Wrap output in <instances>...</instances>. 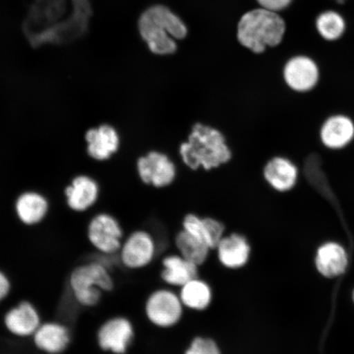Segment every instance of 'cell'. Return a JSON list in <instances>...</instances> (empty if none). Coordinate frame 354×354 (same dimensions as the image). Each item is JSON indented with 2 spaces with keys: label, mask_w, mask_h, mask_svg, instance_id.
<instances>
[{
  "label": "cell",
  "mask_w": 354,
  "mask_h": 354,
  "mask_svg": "<svg viewBox=\"0 0 354 354\" xmlns=\"http://www.w3.org/2000/svg\"><path fill=\"white\" fill-rule=\"evenodd\" d=\"M353 300H354V293H353Z\"/></svg>",
  "instance_id": "83f0119b"
},
{
  "label": "cell",
  "mask_w": 354,
  "mask_h": 354,
  "mask_svg": "<svg viewBox=\"0 0 354 354\" xmlns=\"http://www.w3.org/2000/svg\"><path fill=\"white\" fill-rule=\"evenodd\" d=\"M41 323L38 309L28 300L21 301L3 316V324L8 333L21 339L32 338Z\"/></svg>",
  "instance_id": "30bf717a"
},
{
  "label": "cell",
  "mask_w": 354,
  "mask_h": 354,
  "mask_svg": "<svg viewBox=\"0 0 354 354\" xmlns=\"http://www.w3.org/2000/svg\"><path fill=\"white\" fill-rule=\"evenodd\" d=\"M157 250V243L151 233L136 230L124 238L117 255L118 263L129 270L144 269L153 262Z\"/></svg>",
  "instance_id": "52a82bcc"
},
{
  "label": "cell",
  "mask_w": 354,
  "mask_h": 354,
  "mask_svg": "<svg viewBox=\"0 0 354 354\" xmlns=\"http://www.w3.org/2000/svg\"><path fill=\"white\" fill-rule=\"evenodd\" d=\"M13 211L22 225L35 227L46 219L50 214V203L41 193L26 192L16 198Z\"/></svg>",
  "instance_id": "9a60e30c"
},
{
  "label": "cell",
  "mask_w": 354,
  "mask_h": 354,
  "mask_svg": "<svg viewBox=\"0 0 354 354\" xmlns=\"http://www.w3.org/2000/svg\"><path fill=\"white\" fill-rule=\"evenodd\" d=\"M348 257L344 248L337 243H327L317 251L316 265L326 277H336L346 270Z\"/></svg>",
  "instance_id": "ac0fdd59"
},
{
  "label": "cell",
  "mask_w": 354,
  "mask_h": 354,
  "mask_svg": "<svg viewBox=\"0 0 354 354\" xmlns=\"http://www.w3.org/2000/svg\"><path fill=\"white\" fill-rule=\"evenodd\" d=\"M175 246L180 255L198 267L207 262L212 251L205 243L199 241L198 239L192 234L184 231H180L176 234Z\"/></svg>",
  "instance_id": "7402d4cb"
},
{
  "label": "cell",
  "mask_w": 354,
  "mask_h": 354,
  "mask_svg": "<svg viewBox=\"0 0 354 354\" xmlns=\"http://www.w3.org/2000/svg\"><path fill=\"white\" fill-rule=\"evenodd\" d=\"M287 85L292 90L304 92L317 85L319 72L315 63L309 57L299 56L288 62L284 70Z\"/></svg>",
  "instance_id": "2e32d148"
},
{
  "label": "cell",
  "mask_w": 354,
  "mask_h": 354,
  "mask_svg": "<svg viewBox=\"0 0 354 354\" xmlns=\"http://www.w3.org/2000/svg\"><path fill=\"white\" fill-rule=\"evenodd\" d=\"M214 250L220 264L229 270L245 267L251 254L249 241L243 234L236 232L225 234Z\"/></svg>",
  "instance_id": "5bb4252c"
},
{
  "label": "cell",
  "mask_w": 354,
  "mask_h": 354,
  "mask_svg": "<svg viewBox=\"0 0 354 354\" xmlns=\"http://www.w3.org/2000/svg\"><path fill=\"white\" fill-rule=\"evenodd\" d=\"M98 183L87 175H79L66 187V205L69 210L83 214L95 205L100 198Z\"/></svg>",
  "instance_id": "7c38bea8"
},
{
  "label": "cell",
  "mask_w": 354,
  "mask_h": 354,
  "mask_svg": "<svg viewBox=\"0 0 354 354\" xmlns=\"http://www.w3.org/2000/svg\"><path fill=\"white\" fill-rule=\"evenodd\" d=\"M286 32L284 20L277 12L259 8L248 11L236 25L239 44L254 54H262L267 47L278 46Z\"/></svg>",
  "instance_id": "3957f363"
},
{
  "label": "cell",
  "mask_w": 354,
  "mask_h": 354,
  "mask_svg": "<svg viewBox=\"0 0 354 354\" xmlns=\"http://www.w3.org/2000/svg\"><path fill=\"white\" fill-rule=\"evenodd\" d=\"M184 354H223V352L214 339L196 336L189 343Z\"/></svg>",
  "instance_id": "cb8c5ba5"
},
{
  "label": "cell",
  "mask_w": 354,
  "mask_h": 354,
  "mask_svg": "<svg viewBox=\"0 0 354 354\" xmlns=\"http://www.w3.org/2000/svg\"><path fill=\"white\" fill-rule=\"evenodd\" d=\"M266 180L278 192H287L297 180V168L288 159L275 158L269 161L263 171Z\"/></svg>",
  "instance_id": "ffe728a7"
},
{
  "label": "cell",
  "mask_w": 354,
  "mask_h": 354,
  "mask_svg": "<svg viewBox=\"0 0 354 354\" xmlns=\"http://www.w3.org/2000/svg\"><path fill=\"white\" fill-rule=\"evenodd\" d=\"M135 338V327L124 316H114L101 323L96 331L99 348L109 354H127Z\"/></svg>",
  "instance_id": "ba28073f"
},
{
  "label": "cell",
  "mask_w": 354,
  "mask_h": 354,
  "mask_svg": "<svg viewBox=\"0 0 354 354\" xmlns=\"http://www.w3.org/2000/svg\"><path fill=\"white\" fill-rule=\"evenodd\" d=\"M178 294L185 309L194 312L205 311L210 307L214 298L209 283L198 277L181 286Z\"/></svg>",
  "instance_id": "d6986e66"
},
{
  "label": "cell",
  "mask_w": 354,
  "mask_h": 354,
  "mask_svg": "<svg viewBox=\"0 0 354 354\" xmlns=\"http://www.w3.org/2000/svg\"><path fill=\"white\" fill-rule=\"evenodd\" d=\"M68 284L75 301L84 308H95L114 289L112 270L95 259L74 268Z\"/></svg>",
  "instance_id": "277c9868"
},
{
  "label": "cell",
  "mask_w": 354,
  "mask_h": 354,
  "mask_svg": "<svg viewBox=\"0 0 354 354\" xmlns=\"http://www.w3.org/2000/svg\"><path fill=\"white\" fill-rule=\"evenodd\" d=\"M198 266L179 254H169L162 261V281L168 287L180 288L198 277Z\"/></svg>",
  "instance_id": "e0dca14e"
},
{
  "label": "cell",
  "mask_w": 354,
  "mask_h": 354,
  "mask_svg": "<svg viewBox=\"0 0 354 354\" xmlns=\"http://www.w3.org/2000/svg\"><path fill=\"white\" fill-rule=\"evenodd\" d=\"M184 311L179 294L171 287L153 290L145 301V317L158 328L176 326L183 319Z\"/></svg>",
  "instance_id": "5b68a950"
},
{
  "label": "cell",
  "mask_w": 354,
  "mask_h": 354,
  "mask_svg": "<svg viewBox=\"0 0 354 354\" xmlns=\"http://www.w3.org/2000/svg\"><path fill=\"white\" fill-rule=\"evenodd\" d=\"M207 245L211 250H214L219 242L225 236V227L221 221L211 216L203 218Z\"/></svg>",
  "instance_id": "d4e9b609"
},
{
  "label": "cell",
  "mask_w": 354,
  "mask_h": 354,
  "mask_svg": "<svg viewBox=\"0 0 354 354\" xmlns=\"http://www.w3.org/2000/svg\"><path fill=\"white\" fill-rule=\"evenodd\" d=\"M181 160L190 169L212 170L231 160L232 150L225 137L215 127L196 123L187 140L179 148Z\"/></svg>",
  "instance_id": "7a4b0ae2"
},
{
  "label": "cell",
  "mask_w": 354,
  "mask_h": 354,
  "mask_svg": "<svg viewBox=\"0 0 354 354\" xmlns=\"http://www.w3.org/2000/svg\"><path fill=\"white\" fill-rule=\"evenodd\" d=\"M88 242L97 253L117 256L124 241V232L120 223L108 212H100L87 223Z\"/></svg>",
  "instance_id": "8992f818"
},
{
  "label": "cell",
  "mask_w": 354,
  "mask_h": 354,
  "mask_svg": "<svg viewBox=\"0 0 354 354\" xmlns=\"http://www.w3.org/2000/svg\"><path fill=\"white\" fill-rule=\"evenodd\" d=\"M12 283L6 273L0 270V304L10 295Z\"/></svg>",
  "instance_id": "4316f807"
},
{
  "label": "cell",
  "mask_w": 354,
  "mask_h": 354,
  "mask_svg": "<svg viewBox=\"0 0 354 354\" xmlns=\"http://www.w3.org/2000/svg\"><path fill=\"white\" fill-rule=\"evenodd\" d=\"M136 167L142 183L155 188H165L174 183L177 174L174 161L159 151L149 152L140 157Z\"/></svg>",
  "instance_id": "9c48e42d"
},
{
  "label": "cell",
  "mask_w": 354,
  "mask_h": 354,
  "mask_svg": "<svg viewBox=\"0 0 354 354\" xmlns=\"http://www.w3.org/2000/svg\"><path fill=\"white\" fill-rule=\"evenodd\" d=\"M354 136V125L347 117L335 116L323 125L321 137L323 144L330 149H340L346 146Z\"/></svg>",
  "instance_id": "44dd1931"
},
{
  "label": "cell",
  "mask_w": 354,
  "mask_h": 354,
  "mask_svg": "<svg viewBox=\"0 0 354 354\" xmlns=\"http://www.w3.org/2000/svg\"><path fill=\"white\" fill-rule=\"evenodd\" d=\"M317 28L323 38L335 41L343 35L345 24L342 17L337 12H326L318 17Z\"/></svg>",
  "instance_id": "603a6c76"
},
{
  "label": "cell",
  "mask_w": 354,
  "mask_h": 354,
  "mask_svg": "<svg viewBox=\"0 0 354 354\" xmlns=\"http://www.w3.org/2000/svg\"><path fill=\"white\" fill-rule=\"evenodd\" d=\"M35 347L46 354L63 353L72 340L68 326L56 321L43 322L32 337Z\"/></svg>",
  "instance_id": "4fadbf2b"
},
{
  "label": "cell",
  "mask_w": 354,
  "mask_h": 354,
  "mask_svg": "<svg viewBox=\"0 0 354 354\" xmlns=\"http://www.w3.org/2000/svg\"><path fill=\"white\" fill-rule=\"evenodd\" d=\"M137 30L149 51L159 57L175 55L178 50L176 41H183L189 35L185 21L162 3L152 4L140 13Z\"/></svg>",
  "instance_id": "6da1fadb"
},
{
  "label": "cell",
  "mask_w": 354,
  "mask_h": 354,
  "mask_svg": "<svg viewBox=\"0 0 354 354\" xmlns=\"http://www.w3.org/2000/svg\"><path fill=\"white\" fill-rule=\"evenodd\" d=\"M86 152L95 161L104 162L112 158L120 148L121 138L116 128L102 124L87 130L85 135Z\"/></svg>",
  "instance_id": "8fae6325"
},
{
  "label": "cell",
  "mask_w": 354,
  "mask_h": 354,
  "mask_svg": "<svg viewBox=\"0 0 354 354\" xmlns=\"http://www.w3.org/2000/svg\"><path fill=\"white\" fill-rule=\"evenodd\" d=\"M257 2L265 10L277 12L289 6L291 0H257Z\"/></svg>",
  "instance_id": "484cf974"
}]
</instances>
